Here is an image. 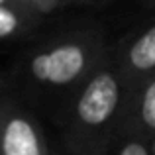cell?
<instances>
[{
	"label": "cell",
	"instance_id": "6da1fadb",
	"mask_svg": "<svg viewBox=\"0 0 155 155\" xmlns=\"http://www.w3.org/2000/svg\"><path fill=\"white\" fill-rule=\"evenodd\" d=\"M114 43L94 24L65 26L35 38L14 59L2 88L53 118L63 104L110 59Z\"/></svg>",
	"mask_w": 155,
	"mask_h": 155
},
{
	"label": "cell",
	"instance_id": "7a4b0ae2",
	"mask_svg": "<svg viewBox=\"0 0 155 155\" xmlns=\"http://www.w3.org/2000/svg\"><path fill=\"white\" fill-rule=\"evenodd\" d=\"M128 91L110 55L55 116L65 155H110L122 134Z\"/></svg>",
	"mask_w": 155,
	"mask_h": 155
},
{
	"label": "cell",
	"instance_id": "3957f363",
	"mask_svg": "<svg viewBox=\"0 0 155 155\" xmlns=\"http://www.w3.org/2000/svg\"><path fill=\"white\" fill-rule=\"evenodd\" d=\"M0 153L51 155L47 137L34 108L18 94L4 88L0 102Z\"/></svg>",
	"mask_w": 155,
	"mask_h": 155
},
{
	"label": "cell",
	"instance_id": "277c9868",
	"mask_svg": "<svg viewBox=\"0 0 155 155\" xmlns=\"http://www.w3.org/2000/svg\"><path fill=\"white\" fill-rule=\"evenodd\" d=\"M112 57L128 87L155 73V16L114 43Z\"/></svg>",
	"mask_w": 155,
	"mask_h": 155
},
{
	"label": "cell",
	"instance_id": "5b68a950",
	"mask_svg": "<svg viewBox=\"0 0 155 155\" xmlns=\"http://www.w3.org/2000/svg\"><path fill=\"white\" fill-rule=\"evenodd\" d=\"M122 132L140 134L149 140L155 136V73L130 87Z\"/></svg>",
	"mask_w": 155,
	"mask_h": 155
},
{
	"label": "cell",
	"instance_id": "8992f818",
	"mask_svg": "<svg viewBox=\"0 0 155 155\" xmlns=\"http://www.w3.org/2000/svg\"><path fill=\"white\" fill-rule=\"evenodd\" d=\"M45 22V16L22 0H0V38L6 43L35 38Z\"/></svg>",
	"mask_w": 155,
	"mask_h": 155
},
{
	"label": "cell",
	"instance_id": "52a82bcc",
	"mask_svg": "<svg viewBox=\"0 0 155 155\" xmlns=\"http://www.w3.org/2000/svg\"><path fill=\"white\" fill-rule=\"evenodd\" d=\"M110 155H153L151 151V140L143 137L140 134L122 132L116 140Z\"/></svg>",
	"mask_w": 155,
	"mask_h": 155
},
{
	"label": "cell",
	"instance_id": "ba28073f",
	"mask_svg": "<svg viewBox=\"0 0 155 155\" xmlns=\"http://www.w3.org/2000/svg\"><path fill=\"white\" fill-rule=\"evenodd\" d=\"M22 2L30 4L34 10H38L39 14H43L45 18H49V16H53L59 10H63V8L71 6L69 0H22Z\"/></svg>",
	"mask_w": 155,
	"mask_h": 155
},
{
	"label": "cell",
	"instance_id": "9c48e42d",
	"mask_svg": "<svg viewBox=\"0 0 155 155\" xmlns=\"http://www.w3.org/2000/svg\"><path fill=\"white\" fill-rule=\"evenodd\" d=\"M71 6H104L112 0H69Z\"/></svg>",
	"mask_w": 155,
	"mask_h": 155
},
{
	"label": "cell",
	"instance_id": "30bf717a",
	"mask_svg": "<svg viewBox=\"0 0 155 155\" xmlns=\"http://www.w3.org/2000/svg\"><path fill=\"white\" fill-rule=\"evenodd\" d=\"M143 8H149V10H155V0H137Z\"/></svg>",
	"mask_w": 155,
	"mask_h": 155
},
{
	"label": "cell",
	"instance_id": "8fae6325",
	"mask_svg": "<svg viewBox=\"0 0 155 155\" xmlns=\"http://www.w3.org/2000/svg\"><path fill=\"white\" fill-rule=\"evenodd\" d=\"M151 151H153V155H155V136L151 137Z\"/></svg>",
	"mask_w": 155,
	"mask_h": 155
}]
</instances>
